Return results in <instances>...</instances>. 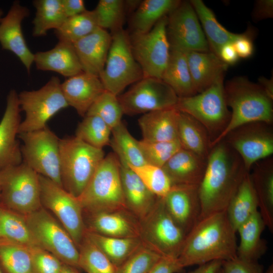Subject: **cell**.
I'll use <instances>...</instances> for the list:
<instances>
[{"label": "cell", "instance_id": "cell-28", "mask_svg": "<svg viewBox=\"0 0 273 273\" xmlns=\"http://www.w3.org/2000/svg\"><path fill=\"white\" fill-rule=\"evenodd\" d=\"M193 85L197 93L209 87L224 75L229 65L212 52H185Z\"/></svg>", "mask_w": 273, "mask_h": 273}, {"label": "cell", "instance_id": "cell-42", "mask_svg": "<svg viewBox=\"0 0 273 273\" xmlns=\"http://www.w3.org/2000/svg\"><path fill=\"white\" fill-rule=\"evenodd\" d=\"M78 249L79 268L87 273H115L116 267L85 235Z\"/></svg>", "mask_w": 273, "mask_h": 273}, {"label": "cell", "instance_id": "cell-54", "mask_svg": "<svg viewBox=\"0 0 273 273\" xmlns=\"http://www.w3.org/2000/svg\"><path fill=\"white\" fill-rule=\"evenodd\" d=\"M64 12L67 18L73 17L86 11L82 0H61Z\"/></svg>", "mask_w": 273, "mask_h": 273}, {"label": "cell", "instance_id": "cell-30", "mask_svg": "<svg viewBox=\"0 0 273 273\" xmlns=\"http://www.w3.org/2000/svg\"><path fill=\"white\" fill-rule=\"evenodd\" d=\"M266 226L259 211H256L237 229L240 241L237 246V256L252 262H258L267 249L261 235Z\"/></svg>", "mask_w": 273, "mask_h": 273}, {"label": "cell", "instance_id": "cell-6", "mask_svg": "<svg viewBox=\"0 0 273 273\" xmlns=\"http://www.w3.org/2000/svg\"><path fill=\"white\" fill-rule=\"evenodd\" d=\"M224 75L204 91L178 98L175 108L200 122L207 130L211 143L224 131L231 118L224 90Z\"/></svg>", "mask_w": 273, "mask_h": 273}, {"label": "cell", "instance_id": "cell-26", "mask_svg": "<svg viewBox=\"0 0 273 273\" xmlns=\"http://www.w3.org/2000/svg\"><path fill=\"white\" fill-rule=\"evenodd\" d=\"M258 204V211L266 226L273 231V158L254 163L249 171Z\"/></svg>", "mask_w": 273, "mask_h": 273}, {"label": "cell", "instance_id": "cell-4", "mask_svg": "<svg viewBox=\"0 0 273 273\" xmlns=\"http://www.w3.org/2000/svg\"><path fill=\"white\" fill-rule=\"evenodd\" d=\"M77 198L83 213L128 210L122 188L120 162L113 152L105 156Z\"/></svg>", "mask_w": 273, "mask_h": 273}, {"label": "cell", "instance_id": "cell-17", "mask_svg": "<svg viewBox=\"0 0 273 273\" xmlns=\"http://www.w3.org/2000/svg\"><path fill=\"white\" fill-rule=\"evenodd\" d=\"M166 34L170 48L185 52H210L196 13L190 1H180L167 16Z\"/></svg>", "mask_w": 273, "mask_h": 273}, {"label": "cell", "instance_id": "cell-39", "mask_svg": "<svg viewBox=\"0 0 273 273\" xmlns=\"http://www.w3.org/2000/svg\"><path fill=\"white\" fill-rule=\"evenodd\" d=\"M0 241L31 247L38 246L34 240L25 217L0 205Z\"/></svg>", "mask_w": 273, "mask_h": 273}, {"label": "cell", "instance_id": "cell-9", "mask_svg": "<svg viewBox=\"0 0 273 273\" xmlns=\"http://www.w3.org/2000/svg\"><path fill=\"white\" fill-rule=\"evenodd\" d=\"M61 84L59 78L53 76L39 89L24 90L18 94L21 111L25 113V118L19 126L18 134L46 127L53 116L69 107Z\"/></svg>", "mask_w": 273, "mask_h": 273}, {"label": "cell", "instance_id": "cell-29", "mask_svg": "<svg viewBox=\"0 0 273 273\" xmlns=\"http://www.w3.org/2000/svg\"><path fill=\"white\" fill-rule=\"evenodd\" d=\"M178 113L173 107L144 114L138 120L143 139L154 142L178 140Z\"/></svg>", "mask_w": 273, "mask_h": 273}, {"label": "cell", "instance_id": "cell-7", "mask_svg": "<svg viewBox=\"0 0 273 273\" xmlns=\"http://www.w3.org/2000/svg\"><path fill=\"white\" fill-rule=\"evenodd\" d=\"M0 205L24 216L39 209V174L23 162L1 170Z\"/></svg>", "mask_w": 273, "mask_h": 273}, {"label": "cell", "instance_id": "cell-51", "mask_svg": "<svg viewBox=\"0 0 273 273\" xmlns=\"http://www.w3.org/2000/svg\"><path fill=\"white\" fill-rule=\"evenodd\" d=\"M183 269L178 258L162 257L148 273H177Z\"/></svg>", "mask_w": 273, "mask_h": 273}, {"label": "cell", "instance_id": "cell-10", "mask_svg": "<svg viewBox=\"0 0 273 273\" xmlns=\"http://www.w3.org/2000/svg\"><path fill=\"white\" fill-rule=\"evenodd\" d=\"M104 68L99 78L106 90L118 96L127 86L144 77L132 54L129 34L123 29L112 33Z\"/></svg>", "mask_w": 273, "mask_h": 273}, {"label": "cell", "instance_id": "cell-11", "mask_svg": "<svg viewBox=\"0 0 273 273\" xmlns=\"http://www.w3.org/2000/svg\"><path fill=\"white\" fill-rule=\"evenodd\" d=\"M36 244L63 263L79 269V251L72 237L49 211L41 207L25 216Z\"/></svg>", "mask_w": 273, "mask_h": 273}, {"label": "cell", "instance_id": "cell-2", "mask_svg": "<svg viewBox=\"0 0 273 273\" xmlns=\"http://www.w3.org/2000/svg\"><path fill=\"white\" fill-rule=\"evenodd\" d=\"M236 231L226 210L198 221L186 235L178 260L185 268L237 257Z\"/></svg>", "mask_w": 273, "mask_h": 273}, {"label": "cell", "instance_id": "cell-41", "mask_svg": "<svg viewBox=\"0 0 273 273\" xmlns=\"http://www.w3.org/2000/svg\"><path fill=\"white\" fill-rule=\"evenodd\" d=\"M98 26L94 10L84 12L68 18L57 30L55 34L59 41L74 43L88 35Z\"/></svg>", "mask_w": 273, "mask_h": 273}, {"label": "cell", "instance_id": "cell-32", "mask_svg": "<svg viewBox=\"0 0 273 273\" xmlns=\"http://www.w3.org/2000/svg\"><path fill=\"white\" fill-rule=\"evenodd\" d=\"M162 79L178 98L197 94L185 51L170 48L169 56Z\"/></svg>", "mask_w": 273, "mask_h": 273}, {"label": "cell", "instance_id": "cell-44", "mask_svg": "<svg viewBox=\"0 0 273 273\" xmlns=\"http://www.w3.org/2000/svg\"><path fill=\"white\" fill-rule=\"evenodd\" d=\"M128 166L157 197L164 198L170 191L172 187L171 181L162 167L147 163L138 167Z\"/></svg>", "mask_w": 273, "mask_h": 273}, {"label": "cell", "instance_id": "cell-33", "mask_svg": "<svg viewBox=\"0 0 273 273\" xmlns=\"http://www.w3.org/2000/svg\"><path fill=\"white\" fill-rule=\"evenodd\" d=\"M190 2L202 24L210 52L219 57L221 47L226 43H233L242 34L232 33L226 29L218 22L213 12L202 1L191 0Z\"/></svg>", "mask_w": 273, "mask_h": 273}, {"label": "cell", "instance_id": "cell-45", "mask_svg": "<svg viewBox=\"0 0 273 273\" xmlns=\"http://www.w3.org/2000/svg\"><path fill=\"white\" fill-rule=\"evenodd\" d=\"M139 144L147 163L160 167L182 148L178 140L154 142L142 139Z\"/></svg>", "mask_w": 273, "mask_h": 273}, {"label": "cell", "instance_id": "cell-27", "mask_svg": "<svg viewBox=\"0 0 273 273\" xmlns=\"http://www.w3.org/2000/svg\"><path fill=\"white\" fill-rule=\"evenodd\" d=\"M34 63L38 70L67 78L83 71L73 44L65 41H59L53 49L34 54Z\"/></svg>", "mask_w": 273, "mask_h": 273}, {"label": "cell", "instance_id": "cell-34", "mask_svg": "<svg viewBox=\"0 0 273 273\" xmlns=\"http://www.w3.org/2000/svg\"><path fill=\"white\" fill-rule=\"evenodd\" d=\"M258 210L256 195L248 172L244 177L226 209L229 219L234 229Z\"/></svg>", "mask_w": 273, "mask_h": 273}, {"label": "cell", "instance_id": "cell-22", "mask_svg": "<svg viewBox=\"0 0 273 273\" xmlns=\"http://www.w3.org/2000/svg\"><path fill=\"white\" fill-rule=\"evenodd\" d=\"M61 86L68 106L83 117L106 90L99 77L83 71L68 78Z\"/></svg>", "mask_w": 273, "mask_h": 273}, {"label": "cell", "instance_id": "cell-58", "mask_svg": "<svg viewBox=\"0 0 273 273\" xmlns=\"http://www.w3.org/2000/svg\"><path fill=\"white\" fill-rule=\"evenodd\" d=\"M59 273H79L78 270V268L67 265L63 264L62 268Z\"/></svg>", "mask_w": 273, "mask_h": 273}, {"label": "cell", "instance_id": "cell-1", "mask_svg": "<svg viewBox=\"0 0 273 273\" xmlns=\"http://www.w3.org/2000/svg\"><path fill=\"white\" fill-rule=\"evenodd\" d=\"M248 172L240 156L224 140L215 144L198 186L199 220L225 210Z\"/></svg>", "mask_w": 273, "mask_h": 273}, {"label": "cell", "instance_id": "cell-59", "mask_svg": "<svg viewBox=\"0 0 273 273\" xmlns=\"http://www.w3.org/2000/svg\"><path fill=\"white\" fill-rule=\"evenodd\" d=\"M3 11L2 9H0V22L3 18Z\"/></svg>", "mask_w": 273, "mask_h": 273}, {"label": "cell", "instance_id": "cell-14", "mask_svg": "<svg viewBox=\"0 0 273 273\" xmlns=\"http://www.w3.org/2000/svg\"><path fill=\"white\" fill-rule=\"evenodd\" d=\"M167 16L161 18L149 32L129 35L133 57L144 77L161 79L167 64L170 45L166 34Z\"/></svg>", "mask_w": 273, "mask_h": 273}, {"label": "cell", "instance_id": "cell-53", "mask_svg": "<svg viewBox=\"0 0 273 273\" xmlns=\"http://www.w3.org/2000/svg\"><path fill=\"white\" fill-rule=\"evenodd\" d=\"M252 15L253 19L256 21L272 18L273 1H257L255 2Z\"/></svg>", "mask_w": 273, "mask_h": 273}, {"label": "cell", "instance_id": "cell-19", "mask_svg": "<svg viewBox=\"0 0 273 273\" xmlns=\"http://www.w3.org/2000/svg\"><path fill=\"white\" fill-rule=\"evenodd\" d=\"M29 13L26 7L15 1L0 22V44L3 49L14 54L29 74L34 63V54L27 45L21 26L23 20L28 17Z\"/></svg>", "mask_w": 273, "mask_h": 273}, {"label": "cell", "instance_id": "cell-49", "mask_svg": "<svg viewBox=\"0 0 273 273\" xmlns=\"http://www.w3.org/2000/svg\"><path fill=\"white\" fill-rule=\"evenodd\" d=\"M31 273H59L64 263L48 251L38 246L30 247Z\"/></svg>", "mask_w": 273, "mask_h": 273}, {"label": "cell", "instance_id": "cell-57", "mask_svg": "<svg viewBox=\"0 0 273 273\" xmlns=\"http://www.w3.org/2000/svg\"><path fill=\"white\" fill-rule=\"evenodd\" d=\"M258 84L263 88L267 94L273 99V79L272 77L267 79L261 77L258 79Z\"/></svg>", "mask_w": 273, "mask_h": 273}, {"label": "cell", "instance_id": "cell-20", "mask_svg": "<svg viewBox=\"0 0 273 273\" xmlns=\"http://www.w3.org/2000/svg\"><path fill=\"white\" fill-rule=\"evenodd\" d=\"M163 199L168 213L187 235L200 217L198 186L172 185Z\"/></svg>", "mask_w": 273, "mask_h": 273}, {"label": "cell", "instance_id": "cell-47", "mask_svg": "<svg viewBox=\"0 0 273 273\" xmlns=\"http://www.w3.org/2000/svg\"><path fill=\"white\" fill-rule=\"evenodd\" d=\"M95 12L98 26L114 33L122 29L124 16V1L122 0H100Z\"/></svg>", "mask_w": 273, "mask_h": 273}, {"label": "cell", "instance_id": "cell-40", "mask_svg": "<svg viewBox=\"0 0 273 273\" xmlns=\"http://www.w3.org/2000/svg\"><path fill=\"white\" fill-rule=\"evenodd\" d=\"M31 261L30 247L0 241V267L4 273H31Z\"/></svg>", "mask_w": 273, "mask_h": 273}, {"label": "cell", "instance_id": "cell-46", "mask_svg": "<svg viewBox=\"0 0 273 273\" xmlns=\"http://www.w3.org/2000/svg\"><path fill=\"white\" fill-rule=\"evenodd\" d=\"M123 114L117 96L105 90L93 104L86 115L99 117L112 129L122 122Z\"/></svg>", "mask_w": 273, "mask_h": 273}, {"label": "cell", "instance_id": "cell-48", "mask_svg": "<svg viewBox=\"0 0 273 273\" xmlns=\"http://www.w3.org/2000/svg\"><path fill=\"white\" fill-rule=\"evenodd\" d=\"M162 257L142 243L126 260L116 267L115 273H148Z\"/></svg>", "mask_w": 273, "mask_h": 273}, {"label": "cell", "instance_id": "cell-52", "mask_svg": "<svg viewBox=\"0 0 273 273\" xmlns=\"http://www.w3.org/2000/svg\"><path fill=\"white\" fill-rule=\"evenodd\" d=\"M251 33L245 32L238 38L233 45L239 58L246 59L250 57L254 51V46Z\"/></svg>", "mask_w": 273, "mask_h": 273}, {"label": "cell", "instance_id": "cell-31", "mask_svg": "<svg viewBox=\"0 0 273 273\" xmlns=\"http://www.w3.org/2000/svg\"><path fill=\"white\" fill-rule=\"evenodd\" d=\"M177 139L183 149L207 159L211 140L205 127L191 116L179 111Z\"/></svg>", "mask_w": 273, "mask_h": 273}, {"label": "cell", "instance_id": "cell-56", "mask_svg": "<svg viewBox=\"0 0 273 273\" xmlns=\"http://www.w3.org/2000/svg\"><path fill=\"white\" fill-rule=\"evenodd\" d=\"M223 261L214 260L201 265L189 273H216L222 267Z\"/></svg>", "mask_w": 273, "mask_h": 273}, {"label": "cell", "instance_id": "cell-50", "mask_svg": "<svg viewBox=\"0 0 273 273\" xmlns=\"http://www.w3.org/2000/svg\"><path fill=\"white\" fill-rule=\"evenodd\" d=\"M224 273H263L262 266L258 262H252L239 258L237 256L231 260L223 261ZM265 273H273L272 265Z\"/></svg>", "mask_w": 273, "mask_h": 273}, {"label": "cell", "instance_id": "cell-18", "mask_svg": "<svg viewBox=\"0 0 273 273\" xmlns=\"http://www.w3.org/2000/svg\"><path fill=\"white\" fill-rule=\"evenodd\" d=\"M20 112L18 94L11 89L7 96L6 109L0 121V171L23 162L21 146L17 140Z\"/></svg>", "mask_w": 273, "mask_h": 273}, {"label": "cell", "instance_id": "cell-23", "mask_svg": "<svg viewBox=\"0 0 273 273\" xmlns=\"http://www.w3.org/2000/svg\"><path fill=\"white\" fill-rule=\"evenodd\" d=\"M112 35L100 27L76 41L73 46L84 72L99 77L103 70Z\"/></svg>", "mask_w": 273, "mask_h": 273}, {"label": "cell", "instance_id": "cell-24", "mask_svg": "<svg viewBox=\"0 0 273 273\" xmlns=\"http://www.w3.org/2000/svg\"><path fill=\"white\" fill-rule=\"evenodd\" d=\"M207 159L181 148L162 167L172 185L199 186L203 177Z\"/></svg>", "mask_w": 273, "mask_h": 273}, {"label": "cell", "instance_id": "cell-15", "mask_svg": "<svg viewBox=\"0 0 273 273\" xmlns=\"http://www.w3.org/2000/svg\"><path fill=\"white\" fill-rule=\"evenodd\" d=\"M123 114L132 116L175 107L178 97L162 79L143 77L117 96Z\"/></svg>", "mask_w": 273, "mask_h": 273}, {"label": "cell", "instance_id": "cell-8", "mask_svg": "<svg viewBox=\"0 0 273 273\" xmlns=\"http://www.w3.org/2000/svg\"><path fill=\"white\" fill-rule=\"evenodd\" d=\"M139 230L144 245L162 257H178L186 235L168 213L163 198L139 220Z\"/></svg>", "mask_w": 273, "mask_h": 273}, {"label": "cell", "instance_id": "cell-35", "mask_svg": "<svg viewBox=\"0 0 273 273\" xmlns=\"http://www.w3.org/2000/svg\"><path fill=\"white\" fill-rule=\"evenodd\" d=\"M178 0H145L134 13L132 21L133 32L145 33L150 31L163 17L168 15L180 3Z\"/></svg>", "mask_w": 273, "mask_h": 273}, {"label": "cell", "instance_id": "cell-37", "mask_svg": "<svg viewBox=\"0 0 273 273\" xmlns=\"http://www.w3.org/2000/svg\"><path fill=\"white\" fill-rule=\"evenodd\" d=\"M110 145L120 162L128 166H140L147 164L140 149L139 141L130 133L121 122L112 129Z\"/></svg>", "mask_w": 273, "mask_h": 273}, {"label": "cell", "instance_id": "cell-12", "mask_svg": "<svg viewBox=\"0 0 273 273\" xmlns=\"http://www.w3.org/2000/svg\"><path fill=\"white\" fill-rule=\"evenodd\" d=\"M23 142V162L37 174L62 187L60 174V139L47 126L18 134Z\"/></svg>", "mask_w": 273, "mask_h": 273}, {"label": "cell", "instance_id": "cell-38", "mask_svg": "<svg viewBox=\"0 0 273 273\" xmlns=\"http://www.w3.org/2000/svg\"><path fill=\"white\" fill-rule=\"evenodd\" d=\"M36 9L32 21V35L35 37L47 35L50 29H58L66 20L61 0H35Z\"/></svg>", "mask_w": 273, "mask_h": 273}, {"label": "cell", "instance_id": "cell-21", "mask_svg": "<svg viewBox=\"0 0 273 273\" xmlns=\"http://www.w3.org/2000/svg\"><path fill=\"white\" fill-rule=\"evenodd\" d=\"M83 215L86 231L112 237H140L139 220L128 210Z\"/></svg>", "mask_w": 273, "mask_h": 273}, {"label": "cell", "instance_id": "cell-60", "mask_svg": "<svg viewBox=\"0 0 273 273\" xmlns=\"http://www.w3.org/2000/svg\"><path fill=\"white\" fill-rule=\"evenodd\" d=\"M216 273H224L222 267L217 271Z\"/></svg>", "mask_w": 273, "mask_h": 273}, {"label": "cell", "instance_id": "cell-16", "mask_svg": "<svg viewBox=\"0 0 273 273\" xmlns=\"http://www.w3.org/2000/svg\"><path fill=\"white\" fill-rule=\"evenodd\" d=\"M222 140L240 156L248 172L254 163L273 154L272 124L246 123L230 131Z\"/></svg>", "mask_w": 273, "mask_h": 273}, {"label": "cell", "instance_id": "cell-61", "mask_svg": "<svg viewBox=\"0 0 273 273\" xmlns=\"http://www.w3.org/2000/svg\"><path fill=\"white\" fill-rule=\"evenodd\" d=\"M0 273H4V272L3 271V270L1 269V267H0Z\"/></svg>", "mask_w": 273, "mask_h": 273}, {"label": "cell", "instance_id": "cell-43", "mask_svg": "<svg viewBox=\"0 0 273 273\" xmlns=\"http://www.w3.org/2000/svg\"><path fill=\"white\" fill-rule=\"evenodd\" d=\"M111 131L99 117L85 115L78 124L75 136L94 148L103 149L110 144Z\"/></svg>", "mask_w": 273, "mask_h": 273}, {"label": "cell", "instance_id": "cell-55", "mask_svg": "<svg viewBox=\"0 0 273 273\" xmlns=\"http://www.w3.org/2000/svg\"><path fill=\"white\" fill-rule=\"evenodd\" d=\"M219 57L229 66L236 64L240 58L233 43H226L221 47Z\"/></svg>", "mask_w": 273, "mask_h": 273}, {"label": "cell", "instance_id": "cell-25", "mask_svg": "<svg viewBox=\"0 0 273 273\" xmlns=\"http://www.w3.org/2000/svg\"><path fill=\"white\" fill-rule=\"evenodd\" d=\"M120 165L126 206L128 210L140 220L151 210L159 198L147 189L127 164L120 162Z\"/></svg>", "mask_w": 273, "mask_h": 273}, {"label": "cell", "instance_id": "cell-3", "mask_svg": "<svg viewBox=\"0 0 273 273\" xmlns=\"http://www.w3.org/2000/svg\"><path fill=\"white\" fill-rule=\"evenodd\" d=\"M224 90L226 104L232 109L231 118L224 131L211 143V148L242 125L254 122L273 124V99L258 83L237 77L228 81Z\"/></svg>", "mask_w": 273, "mask_h": 273}, {"label": "cell", "instance_id": "cell-13", "mask_svg": "<svg viewBox=\"0 0 273 273\" xmlns=\"http://www.w3.org/2000/svg\"><path fill=\"white\" fill-rule=\"evenodd\" d=\"M39 179L42 207L55 216L78 247L84 237L86 228L82 208L77 198L45 176L39 174Z\"/></svg>", "mask_w": 273, "mask_h": 273}, {"label": "cell", "instance_id": "cell-5", "mask_svg": "<svg viewBox=\"0 0 273 273\" xmlns=\"http://www.w3.org/2000/svg\"><path fill=\"white\" fill-rule=\"evenodd\" d=\"M59 146L62 187L78 198L105 157V153L75 136L60 139Z\"/></svg>", "mask_w": 273, "mask_h": 273}, {"label": "cell", "instance_id": "cell-36", "mask_svg": "<svg viewBox=\"0 0 273 273\" xmlns=\"http://www.w3.org/2000/svg\"><path fill=\"white\" fill-rule=\"evenodd\" d=\"M85 235L116 267L126 260L142 244L140 237H112L87 231H86Z\"/></svg>", "mask_w": 273, "mask_h": 273}]
</instances>
